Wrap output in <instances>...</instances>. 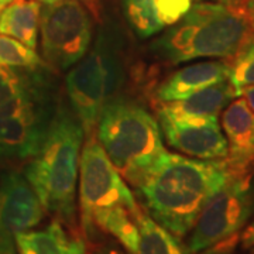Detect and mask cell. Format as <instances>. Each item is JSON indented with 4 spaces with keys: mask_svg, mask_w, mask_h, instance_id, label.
Wrapping results in <instances>:
<instances>
[{
    "mask_svg": "<svg viewBox=\"0 0 254 254\" xmlns=\"http://www.w3.org/2000/svg\"><path fill=\"white\" fill-rule=\"evenodd\" d=\"M254 215V175L235 174L202 209L188 239L190 254L209 252L235 239Z\"/></svg>",
    "mask_w": 254,
    "mask_h": 254,
    "instance_id": "obj_6",
    "label": "cell"
},
{
    "mask_svg": "<svg viewBox=\"0 0 254 254\" xmlns=\"http://www.w3.org/2000/svg\"><path fill=\"white\" fill-rule=\"evenodd\" d=\"M250 254H254V247H253V249H252V253H250Z\"/></svg>",
    "mask_w": 254,
    "mask_h": 254,
    "instance_id": "obj_31",
    "label": "cell"
},
{
    "mask_svg": "<svg viewBox=\"0 0 254 254\" xmlns=\"http://www.w3.org/2000/svg\"><path fill=\"white\" fill-rule=\"evenodd\" d=\"M1 9H3V6H1V4H0V11H1Z\"/></svg>",
    "mask_w": 254,
    "mask_h": 254,
    "instance_id": "obj_32",
    "label": "cell"
},
{
    "mask_svg": "<svg viewBox=\"0 0 254 254\" xmlns=\"http://www.w3.org/2000/svg\"><path fill=\"white\" fill-rule=\"evenodd\" d=\"M40 31L47 65L66 71L89 51L93 21L79 0H58L41 9Z\"/></svg>",
    "mask_w": 254,
    "mask_h": 254,
    "instance_id": "obj_8",
    "label": "cell"
},
{
    "mask_svg": "<svg viewBox=\"0 0 254 254\" xmlns=\"http://www.w3.org/2000/svg\"><path fill=\"white\" fill-rule=\"evenodd\" d=\"M239 96H243V99L246 100L247 106L254 112V85L243 86L240 89V92H239Z\"/></svg>",
    "mask_w": 254,
    "mask_h": 254,
    "instance_id": "obj_25",
    "label": "cell"
},
{
    "mask_svg": "<svg viewBox=\"0 0 254 254\" xmlns=\"http://www.w3.org/2000/svg\"><path fill=\"white\" fill-rule=\"evenodd\" d=\"M218 3H223V4H240L243 3V0H215Z\"/></svg>",
    "mask_w": 254,
    "mask_h": 254,
    "instance_id": "obj_28",
    "label": "cell"
},
{
    "mask_svg": "<svg viewBox=\"0 0 254 254\" xmlns=\"http://www.w3.org/2000/svg\"><path fill=\"white\" fill-rule=\"evenodd\" d=\"M138 213L140 210L133 212L126 206H113L95 213L92 218V225L100 227L103 232L119 240L128 254H136L140 239L137 222Z\"/></svg>",
    "mask_w": 254,
    "mask_h": 254,
    "instance_id": "obj_17",
    "label": "cell"
},
{
    "mask_svg": "<svg viewBox=\"0 0 254 254\" xmlns=\"http://www.w3.org/2000/svg\"><path fill=\"white\" fill-rule=\"evenodd\" d=\"M165 141L180 153L199 160H225L227 141L218 122L190 123L158 115Z\"/></svg>",
    "mask_w": 254,
    "mask_h": 254,
    "instance_id": "obj_11",
    "label": "cell"
},
{
    "mask_svg": "<svg viewBox=\"0 0 254 254\" xmlns=\"http://www.w3.org/2000/svg\"><path fill=\"white\" fill-rule=\"evenodd\" d=\"M230 79V64L223 61H200L174 72L158 86L155 98L160 103L181 100L210 85Z\"/></svg>",
    "mask_w": 254,
    "mask_h": 254,
    "instance_id": "obj_14",
    "label": "cell"
},
{
    "mask_svg": "<svg viewBox=\"0 0 254 254\" xmlns=\"http://www.w3.org/2000/svg\"><path fill=\"white\" fill-rule=\"evenodd\" d=\"M192 7V0H155L158 18L165 26L178 23Z\"/></svg>",
    "mask_w": 254,
    "mask_h": 254,
    "instance_id": "obj_23",
    "label": "cell"
},
{
    "mask_svg": "<svg viewBox=\"0 0 254 254\" xmlns=\"http://www.w3.org/2000/svg\"><path fill=\"white\" fill-rule=\"evenodd\" d=\"M99 141L120 175L137 187L167 153L158 120L136 102L110 99L96 125Z\"/></svg>",
    "mask_w": 254,
    "mask_h": 254,
    "instance_id": "obj_4",
    "label": "cell"
},
{
    "mask_svg": "<svg viewBox=\"0 0 254 254\" xmlns=\"http://www.w3.org/2000/svg\"><path fill=\"white\" fill-rule=\"evenodd\" d=\"M93 254H120L116 250H112V249H100L98 252H95Z\"/></svg>",
    "mask_w": 254,
    "mask_h": 254,
    "instance_id": "obj_27",
    "label": "cell"
},
{
    "mask_svg": "<svg viewBox=\"0 0 254 254\" xmlns=\"http://www.w3.org/2000/svg\"><path fill=\"white\" fill-rule=\"evenodd\" d=\"M79 206L85 233L93 230L92 218L100 210L113 206H126L140 210L125 178L112 164L95 137L86 138L79 160Z\"/></svg>",
    "mask_w": 254,
    "mask_h": 254,
    "instance_id": "obj_9",
    "label": "cell"
},
{
    "mask_svg": "<svg viewBox=\"0 0 254 254\" xmlns=\"http://www.w3.org/2000/svg\"><path fill=\"white\" fill-rule=\"evenodd\" d=\"M46 210L24 174L9 171L0 180V254H16V236L31 230Z\"/></svg>",
    "mask_w": 254,
    "mask_h": 254,
    "instance_id": "obj_10",
    "label": "cell"
},
{
    "mask_svg": "<svg viewBox=\"0 0 254 254\" xmlns=\"http://www.w3.org/2000/svg\"><path fill=\"white\" fill-rule=\"evenodd\" d=\"M41 1L11 0L0 11V34L36 48L41 17Z\"/></svg>",
    "mask_w": 254,
    "mask_h": 254,
    "instance_id": "obj_16",
    "label": "cell"
},
{
    "mask_svg": "<svg viewBox=\"0 0 254 254\" xmlns=\"http://www.w3.org/2000/svg\"><path fill=\"white\" fill-rule=\"evenodd\" d=\"M83 134L79 119L61 100L43 144L24 170V177L44 210L66 226L75 225V192Z\"/></svg>",
    "mask_w": 254,
    "mask_h": 254,
    "instance_id": "obj_2",
    "label": "cell"
},
{
    "mask_svg": "<svg viewBox=\"0 0 254 254\" xmlns=\"http://www.w3.org/2000/svg\"><path fill=\"white\" fill-rule=\"evenodd\" d=\"M240 246L243 250H252L254 247V220L245 227L240 236Z\"/></svg>",
    "mask_w": 254,
    "mask_h": 254,
    "instance_id": "obj_24",
    "label": "cell"
},
{
    "mask_svg": "<svg viewBox=\"0 0 254 254\" xmlns=\"http://www.w3.org/2000/svg\"><path fill=\"white\" fill-rule=\"evenodd\" d=\"M60 102L55 81L44 66L26 91L0 105V163L28 161L36 154Z\"/></svg>",
    "mask_w": 254,
    "mask_h": 254,
    "instance_id": "obj_5",
    "label": "cell"
},
{
    "mask_svg": "<svg viewBox=\"0 0 254 254\" xmlns=\"http://www.w3.org/2000/svg\"><path fill=\"white\" fill-rule=\"evenodd\" d=\"M0 65L16 69H34L44 64L33 48L0 34Z\"/></svg>",
    "mask_w": 254,
    "mask_h": 254,
    "instance_id": "obj_20",
    "label": "cell"
},
{
    "mask_svg": "<svg viewBox=\"0 0 254 254\" xmlns=\"http://www.w3.org/2000/svg\"><path fill=\"white\" fill-rule=\"evenodd\" d=\"M44 65L34 69H16L0 65V105L17 98L36 79Z\"/></svg>",
    "mask_w": 254,
    "mask_h": 254,
    "instance_id": "obj_22",
    "label": "cell"
},
{
    "mask_svg": "<svg viewBox=\"0 0 254 254\" xmlns=\"http://www.w3.org/2000/svg\"><path fill=\"white\" fill-rule=\"evenodd\" d=\"M222 127L227 141L226 163L236 174L249 171L254 163V112L243 98L225 108Z\"/></svg>",
    "mask_w": 254,
    "mask_h": 254,
    "instance_id": "obj_12",
    "label": "cell"
},
{
    "mask_svg": "<svg viewBox=\"0 0 254 254\" xmlns=\"http://www.w3.org/2000/svg\"><path fill=\"white\" fill-rule=\"evenodd\" d=\"M10 1H11V0H0V4H1V6H6Z\"/></svg>",
    "mask_w": 254,
    "mask_h": 254,
    "instance_id": "obj_30",
    "label": "cell"
},
{
    "mask_svg": "<svg viewBox=\"0 0 254 254\" xmlns=\"http://www.w3.org/2000/svg\"><path fill=\"white\" fill-rule=\"evenodd\" d=\"M18 254H85V243L71 237L63 223L54 220L43 230H27L16 236Z\"/></svg>",
    "mask_w": 254,
    "mask_h": 254,
    "instance_id": "obj_15",
    "label": "cell"
},
{
    "mask_svg": "<svg viewBox=\"0 0 254 254\" xmlns=\"http://www.w3.org/2000/svg\"><path fill=\"white\" fill-rule=\"evenodd\" d=\"M236 96L232 82L227 79L181 100L161 103L158 115L190 123H215L219 115Z\"/></svg>",
    "mask_w": 254,
    "mask_h": 254,
    "instance_id": "obj_13",
    "label": "cell"
},
{
    "mask_svg": "<svg viewBox=\"0 0 254 254\" xmlns=\"http://www.w3.org/2000/svg\"><path fill=\"white\" fill-rule=\"evenodd\" d=\"M227 63L230 64V82L239 96L243 86L254 85V33Z\"/></svg>",
    "mask_w": 254,
    "mask_h": 254,
    "instance_id": "obj_21",
    "label": "cell"
},
{
    "mask_svg": "<svg viewBox=\"0 0 254 254\" xmlns=\"http://www.w3.org/2000/svg\"><path fill=\"white\" fill-rule=\"evenodd\" d=\"M235 174L226 160H199L167 151L136 188L148 215L182 239Z\"/></svg>",
    "mask_w": 254,
    "mask_h": 254,
    "instance_id": "obj_1",
    "label": "cell"
},
{
    "mask_svg": "<svg viewBox=\"0 0 254 254\" xmlns=\"http://www.w3.org/2000/svg\"><path fill=\"white\" fill-rule=\"evenodd\" d=\"M137 222L140 239L136 254H190L188 247L180 242V237L158 225L150 215L140 210Z\"/></svg>",
    "mask_w": 254,
    "mask_h": 254,
    "instance_id": "obj_18",
    "label": "cell"
},
{
    "mask_svg": "<svg viewBox=\"0 0 254 254\" xmlns=\"http://www.w3.org/2000/svg\"><path fill=\"white\" fill-rule=\"evenodd\" d=\"M240 4L196 3L153 44V50L173 64L199 58L230 61L253 34Z\"/></svg>",
    "mask_w": 254,
    "mask_h": 254,
    "instance_id": "obj_3",
    "label": "cell"
},
{
    "mask_svg": "<svg viewBox=\"0 0 254 254\" xmlns=\"http://www.w3.org/2000/svg\"><path fill=\"white\" fill-rule=\"evenodd\" d=\"M38 1L46 3V4H51V3H55V1H58V0H38Z\"/></svg>",
    "mask_w": 254,
    "mask_h": 254,
    "instance_id": "obj_29",
    "label": "cell"
},
{
    "mask_svg": "<svg viewBox=\"0 0 254 254\" xmlns=\"http://www.w3.org/2000/svg\"><path fill=\"white\" fill-rule=\"evenodd\" d=\"M126 17L137 36L147 38L160 33L164 24L158 18L155 0H123Z\"/></svg>",
    "mask_w": 254,
    "mask_h": 254,
    "instance_id": "obj_19",
    "label": "cell"
},
{
    "mask_svg": "<svg viewBox=\"0 0 254 254\" xmlns=\"http://www.w3.org/2000/svg\"><path fill=\"white\" fill-rule=\"evenodd\" d=\"M118 72L116 51L100 38L66 73L65 88L71 109L79 119L86 138L93 137L100 112L116 86Z\"/></svg>",
    "mask_w": 254,
    "mask_h": 254,
    "instance_id": "obj_7",
    "label": "cell"
},
{
    "mask_svg": "<svg viewBox=\"0 0 254 254\" xmlns=\"http://www.w3.org/2000/svg\"><path fill=\"white\" fill-rule=\"evenodd\" d=\"M245 13L254 31V0H245Z\"/></svg>",
    "mask_w": 254,
    "mask_h": 254,
    "instance_id": "obj_26",
    "label": "cell"
}]
</instances>
